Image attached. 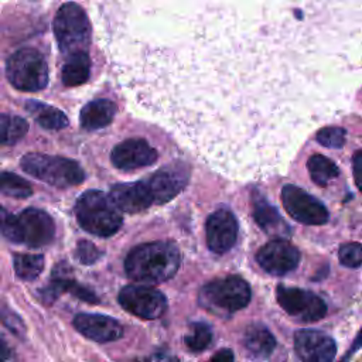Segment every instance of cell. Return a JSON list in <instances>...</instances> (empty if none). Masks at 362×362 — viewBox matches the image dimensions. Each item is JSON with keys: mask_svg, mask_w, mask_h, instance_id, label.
Segmentation results:
<instances>
[{"mask_svg": "<svg viewBox=\"0 0 362 362\" xmlns=\"http://www.w3.org/2000/svg\"><path fill=\"white\" fill-rule=\"evenodd\" d=\"M110 198L120 211L129 214L144 211L154 204V197L147 180L116 184L110 189Z\"/></svg>", "mask_w": 362, "mask_h": 362, "instance_id": "obj_17", "label": "cell"}, {"mask_svg": "<svg viewBox=\"0 0 362 362\" xmlns=\"http://www.w3.org/2000/svg\"><path fill=\"white\" fill-rule=\"evenodd\" d=\"M294 351L303 362H332L335 341L317 329H300L294 334Z\"/></svg>", "mask_w": 362, "mask_h": 362, "instance_id": "obj_13", "label": "cell"}, {"mask_svg": "<svg viewBox=\"0 0 362 362\" xmlns=\"http://www.w3.org/2000/svg\"><path fill=\"white\" fill-rule=\"evenodd\" d=\"M253 218L256 223L267 233L276 232L283 228V221L277 209L267 204L262 195L253 197Z\"/></svg>", "mask_w": 362, "mask_h": 362, "instance_id": "obj_24", "label": "cell"}, {"mask_svg": "<svg viewBox=\"0 0 362 362\" xmlns=\"http://www.w3.org/2000/svg\"><path fill=\"white\" fill-rule=\"evenodd\" d=\"M25 107L33 115L35 122L44 129L59 130V129H64L68 126L66 116L61 110H58L49 105H44V103H40L35 100H28Z\"/></svg>", "mask_w": 362, "mask_h": 362, "instance_id": "obj_23", "label": "cell"}, {"mask_svg": "<svg viewBox=\"0 0 362 362\" xmlns=\"http://www.w3.org/2000/svg\"><path fill=\"white\" fill-rule=\"evenodd\" d=\"M362 346V329L359 331V334H358V337H356V339L354 341V344H352V348H351V352L346 355V359L349 358V355L352 354V352H355V351H358L359 348Z\"/></svg>", "mask_w": 362, "mask_h": 362, "instance_id": "obj_36", "label": "cell"}, {"mask_svg": "<svg viewBox=\"0 0 362 362\" xmlns=\"http://www.w3.org/2000/svg\"><path fill=\"white\" fill-rule=\"evenodd\" d=\"M1 232L13 243H24L28 247L48 245L55 235L52 218L42 209L27 208L18 215L1 209Z\"/></svg>", "mask_w": 362, "mask_h": 362, "instance_id": "obj_4", "label": "cell"}, {"mask_svg": "<svg viewBox=\"0 0 362 362\" xmlns=\"http://www.w3.org/2000/svg\"><path fill=\"white\" fill-rule=\"evenodd\" d=\"M75 216L82 229L99 238L115 235L123 223L122 214L110 195L98 189L85 191L76 199Z\"/></svg>", "mask_w": 362, "mask_h": 362, "instance_id": "obj_3", "label": "cell"}, {"mask_svg": "<svg viewBox=\"0 0 362 362\" xmlns=\"http://www.w3.org/2000/svg\"><path fill=\"white\" fill-rule=\"evenodd\" d=\"M300 0H96L129 102L212 168L260 177L294 96Z\"/></svg>", "mask_w": 362, "mask_h": 362, "instance_id": "obj_1", "label": "cell"}, {"mask_svg": "<svg viewBox=\"0 0 362 362\" xmlns=\"http://www.w3.org/2000/svg\"><path fill=\"white\" fill-rule=\"evenodd\" d=\"M8 82L18 90L37 92L48 83V68L41 52L25 47L13 52L6 64Z\"/></svg>", "mask_w": 362, "mask_h": 362, "instance_id": "obj_8", "label": "cell"}, {"mask_svg": "<svg viewBox=\"0 0 362 362\" xmlns=\"http://www.w3.org/2000/svg\"><path fill=\"white\" fill-rule=\"evenodd\" d=\"M307 167L311 180L321 187H325L331 180L337 178L339 174L337 164L322 154L311 156L307 161Z\"/></svg>", "mask_w": 362, "mask_h": 362, "instance_id": "obj_25", "label": "cell"}, {"mask_svg": "<svg viewBox=\"0 0 362 362\" xmlns=\"http://www.w3.org/2000/svg\"><path fill=\"white\" fill-rule=\"evenodd\" d=\"M54 34L62 54L86 51L90 42V23L76 3H65L59 7L54 18Z\"/></svg>", "mask_w": 362, "mask_h": 362, "instance_id": "obj_7", "label": "cell"}, {"mask_svg": "<svg viewBox=\"0 0 362 362\" xmlns=\"http://www.w3.org/2000/svg\"><path fill=\"white\" fill-rule=\"evenodd\" d=\"M206 245L214 253L228 252L238 238V222L228 209H218L211 214L205 223Z\"/></svg>", "mask_w": 362, "mask_h": 362, "instance_id": "obj_14", "label": "cell"}, {"mask_svg": "<svg viewBox=\"0 0 362 362\" xmlns=\"http://www.w3.org/2000/svg\"><path fill=\"white\" fill-rule=\"evenodd\" d=\"M276 298L279 305L288 315L303 322L318 321L327 314L324 300L308 290L279 284L276 288Z\"/></svg>", "mask_w": 362, "mask_h": 362, "instance_id": "obj_9", "label": "cell"}, {"mask_svg": "<svg viewBox=\"0 0 362 362\" xmlns=\"http://www.w3.org/2000/svg\"><path fill=\"white\" fill-rule=\"evenodd\" d=\"M212 341V331L209 328V325H206L205 322L197 321V322H191L189 328L184 337V342L187 345V348L192 352H201L204 349L208 348V345Z\"/></svg>", "mask_w": 362, "mask_h": 362, "instance_id": "obj_28", "label": "cell"}, {"mask_svg": "<svg viewBox=\"0 0 362 362\" xmlns=\"http://www.w3.org/2000/svg\"><path fill=\"white\" fill-rule=\"evenodd\" d=\"M345 136H346V132L342 127L328 126L318 130L315 139L324 147L341 148L345 144Z\"/></svg>", "mask_w": 362, "mask_h": 362, "instance_id": "obj_30", "label": "cell"}, {"mask_svg": "<svg viewBox=\"0 0 362 362\" xmlns=\"http://www.w3.org/2000/svg\"><path fill=\"white\" fill-rule=\"evenodd\" d=\"M250 301V287L239 276L215 279L199 291V304L212 314L229 315Z\"/></svg>", "mask_w": 362, "mask_h": 362, "instance_id": "obj_5", "label": "cell"}, {"mask_svg": "<svg viewBox=\"0 0 362 362\" xmlns=\"http://www.w3.org/2000/svg\"><path fill=\"white\" fill-rule=\"evenodd\" d=\"M1 143L4 146H10L23 139L28 130V123L18 116L1 115Z\"/></svg>", "mask_w": 362, "mask_h": 362, "instance_id": "obj_27", "label": "cell"}, {"mask_svg": "<svg viewBox=\"0 0 362 362\" xmlns=\"http://www.w3.org/2000/svg\"><path fill=\"white\" fill-rule=\"evenodd\" d=\"M57 276L52 274L51 283L41 290V300L47 304H51L59 294L62 293H71L72 296L78 297L79 300L88 301V303H98V297L79 283L74 281V279L59 274V272L55 269Z\"/></svg>", "mask_w": 362, "mask_h": 362, "instance_id": "obj_19", "label": "cell"}, {"mask_svg": "<svg viewBox=\"0 0 362 362\" xmlns=\"http://www.w3.org/2000/svg\"><path fill=\"white\" fill-rule=\"evenodd\" d=\"M352 171H354V180L359 191L362 192V150L356 151L352 158Z\"/></svg>", "mask_w": 362, "mask_h": 362, "instance_id": "obj_33", "label": "cell"}, {"mask_svg": "<svg viewBox=\"0 0 362 362\" xmlns=\"http://www.w3.org/2000/svg\"><path fill=\"white\" fill-rule=\"evenodd\" d=\"M136 362H181L177 356L171 355V354H165V352H157L153 354L144 359L136 361Z\"/></svg>", "mask_w": 362, "mask_h": 362, "instance_id": "obj_34", "label": "cell"}, {"mask_svg": "<svg viewBox=\"0 0 362 362\" xmlns=\"http://www.w3.org/2000/svg\"><path fill=\"white\" fill-rule=\"evenodd\" d=\"M338 259L341 264L346 267H359L362 264V245L361 243H345L339 247Z\"/></svg>", "mask_w": 362, "mask_h": 362, "instance_id": "obj_31", "label": "cell"}, {"mask_svg": "<svg viewBox=\"0 0 362 362\" xmlns=\"http://www.w3.org/2000/svg\"><path fill=\"white\" fill-rule=\"evenodd\" d=\"M0 188L4 195L13 197V198H27L33 194L31 185L24 178L7 171L1 173Z\"/></svg>", "mask_w": 362, "mask_h": 362, "instance_id": "obj_29", "label": "cell"}, {"mask_svg": "<svg viewBox=\"0 0 362 362\" xmlns=\"http://www.w3.org/2000/svg\"><path fill=\"white\" fill-rule=\"evenodd\" d=\"M208 362H233V352L229 348L219 349Z\"/></svg>", "mask_w": 362, "mask_h": 362, "instance_id": "obj_35", "label": "cell"}, {"mask_svg": "<svg viewBox=\"0 0 362 362\" xmlns=\"http://www.w3.org/2000/svg\"><path fill=\"white\" fill-rule=\"evenodd\" d=\"M90 74V59L86 51L74 52L66 57L62 66V82L66 86H78L86 82Z\"/></svg>", "mask_w": 362, "mask_h": 362, "instance_id": "obj_22", "label": "cell"}, {"mask_svg": "<svg viewBox=\"0 0 362 362\" xmlns=\"http://www.w3.org/2000/svg\"><path fill=\"white\" fill-rule=\"evenodd\" d=\"M180 250L171 242H150L136 246L124 259L126 274L139 283H163L180 267Z\"/></svg>", "mask_w": 362, "mask_h": 362, "instance_id": "obj_2", "label": "cell"}, {"mask_svg": "<svg viewBox=\"0 0 362 362\" xmlns=\"http://www.w3.org/2000/svg\"><path fill=\"white\" fill-rule=\"evenodd\" d=\"M102 256L100 250L89 240H79L75 249V257L82 264H93Z\"/></svg>", "mask_w": 362, "mask_h": 362, "instance_id": "obj_32", "label": "cell"}, {"mask_svg": "<svg viewBox=\"0 0 362 362\" xmlns=\"http://www.w3.org/2000/svg\"><path fill=\"white\" fill-rule=\"evenodd\" d=\"M20 165L37 180L59 188L78 185L85 180L82 167L76 161L65 157L28 153L21 157Z\"/></svg>", "mask_w": 362, "mask_h": 362, "instance_id": "obj_6", "label": "cell"}, {"mask_svg": "<svg viewBox=\"0 0 362 362\" xmlns=\"http://www.w3.org/2000/svg\"><path fill=\"white\" fill-rule=\"evenodd\" d=\"M281 202L287 214L305 225H322L328 221V211L322 202L297 185L287 184L281 189Z\"/></svg>", "mask_w": 362, "mask_h": 362, "instance_id": "obj_11", "label": "cell"}, {"mask_svg": "<svg viewBox=\"0 0 362 362\" xmlns=\"http://www.w3.org/2000/svg\"><path fill=\"white\" fill-rule=\"evenodd\" d=\"M189 170L185 164H170L154 173L148 180V187L154 197V204H164L173 199L185 187Z\"/></svg>", "mask_w": 362, "mask_h": 362, "instance_id": "obj_15", "label": "cell"}, {"mask_svg": "<svg viewBox=\"0 0 362 362\" xmlns=\"http://www.w3.org/2000/svg\"><path fill=\"white\" fill-rule=\"evenodd\" d=\"M256 260L269 274L283 276L297 267L300 252L284 239H273L257 250Z\"/></svg>", "mask_w": 362, "mask_h": 362, "instance_id": "obj_12", "label": "cell"}, {"mask_svg": "<svg viewBox=\"0 0 362 362\" xmlns=\"http://www.w3.org/2000/svg\"><path fill=\"white\" fill-rule=\"evenodd\" d=\"M243 342L245 346L259 358H267L276 348V338L263 324L259 322L246 328Z\"/></svg>", "mask_w": 362, "mask_h": 362, "instance_id": "obj_21", "label": "cell"}, {"mask_svg": "<svg viewBox=\"0 0 362 362\" xmlns=\"http://www.w3.org/2000/svg\"><path fill=\"white\" fill-rule=\"evenodd\" d=\"M116 105L109 99H96L86 103L79 115V120L83 129L96 130L106 127L112 123L116 115Z\"/></svg>", "mask_w": 362, "mask_h": 362, "instance_id": "obj_20", "label": "cell"}, {"mask_svg": "<svg viewBox=\"0 0 362 362\" xmlns=\"http://www.w3.org/2000/svg\"><path fill=\"white\" fill-rule=\"evenodd\" d=\"M74 327L86 338L96 342H112L123 335V328L115 318L100 314H78Z\"/></svg>", "mask_w": 362, "mask_h": 362, "instance_id": "obj_18", "label": "cell"}, {"mask_svg": "<svg viewBox=\"0 0 362 362\" xmlns=\"http://www.w3.org/2000/svg\"><path fill=\"white\" fill-rule=\"evenodd\" d=\"M110 160L123 171L151 165L157 160V151L144 139H127L113 147Z\"/></svg>", "mask_w": 362, "mask_h": 362, "instance_id": "obj_16", "label": "cell"}, {"mask_svg": "<svg viewBox=\"0 0 362 362\" xmlns=\"http://www.w3.org/2000/svg\"><path fill=\"white\" fill-rule=\"evenodd\" d=\"M120 305L143 320H156L167 310V298L157 288L148 286H124L119 293Z\"/></svg>", "mask_w": 362, "mask_h": 362, "instance_id": "obj_10", "label": "cell"}, {"mask_svg": "<svg viewBox=\"0 0 362 362\" xmlns=\"http://www.w3.org/2000/svg\"><path fill=\"white\" fill-rule=\"evenodd\" d=\"M13 263H14V272L17 277L25 281L37 279L44 269L42 255L16 253Z\"/></svg>", "mask_w": 362, "mask_h": 362, "instance_id": "obj_26", "label": "cell"}]
</instances>
